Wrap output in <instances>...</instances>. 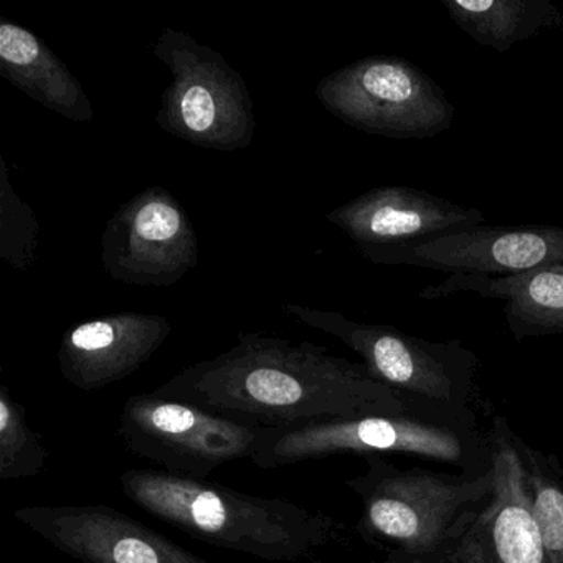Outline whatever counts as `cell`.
Returning <instances> with one entry per match:
<instances>
[{
  "instance_id": "7c38bea8",
  "label": "cell",
  "mask_w": 563,
  "mask_h": 563,
  "mask_svg": "<svg viewBox=\"0 0 563 563\" xmlns=\"http://www.w3.org/2000/svg\"><path fill=\"white\" fill-rule=\"evenodd\" d=\"M15 519L81 563H210L110 506L19 507Z\"/></svg>"
},
{
  "instance_id": "7a4b0ae2",
  "label": "cell",
  "mask_w": 563,
  "mask_h": 563,
  "mask_svg": "<svg viewBox=\"0 0 563 563\" xmlns=\"http://www.w3.org/2000/svg\"><path fill=\"white\" fill-rule=\"evenodd\" d=\"M120 486L143 512L192 539L266 562L318 563L325 550L349 537L345 523L324 510L240 493L216 481L128 470Z\"/></svg>"
},
{
  "instance_id": "ffe728a7",
  "label": "cell",
  "mask_w": 563,
  "mask_h": 563,
  "mask_svg": "<svg viewBox=\"0 0 563 563\" xmlns=\"http://www.w3.org/2000/svg\"><path fill=\"white\" fill-rule=\"evenodd\" d=\"M41 223L34 210L15 192L4 161H0V258L25 272L37 256Z\"/></svg>"
},
{
  "instance_id": "9c48e42d",
  "label": "cell",
  "mask_w": 563,
  "mask_h": 563,
  "mask_svg": "<svg viewBox=\"0 0 563 563\" xmlns=\"http://www.w3.org/2000/svg\"><path fill=\"white\" fill-rule=\"evenodd\" d=\"M118 434L130 453L164 473L209 479L223 464L252 457L260 430L150 391L128 398Z\"/></svg>"
},
{
  "instance_id": "ba28073f",
  "label": "cell",
  "mask_w": 563,
  "mask_h": 563,
  "mask_svg": "<svg viewBox=\"0 0 563 563\" xmlns=\"http://www.w3.org/2000/svg\"><path fill=\"white\" fill-rule=\"evenodd\" d=\"M489 438L496 473L489 499L467 512L428 552L394 549L385 559L367 563H549L533 517L516 433L506 418H493Z\"/></svg>"
},
{
  "instance_id": "2e32d148",
  "label": "cell",
  "mask_w": 563,
  "mask_h": 563,
  "mask_svg": "<svg viewBox=\"0 0 563 563\" xmlns=\"http://www.w3.org/2000/svg\"><path fill=\"white\" fill-rule=\"evenodd\" d=\"M0 75L65 120L93 121V104L81 81L42 38L14 22L0 21Z\"/></svg>"
},
{
  "instance_id": "5b68a950",
  "label": "cell",
  "mask_w": 563,
  "mask_h": 563,
  "mask_svg": "<svg viewBox=\"0 0 563 563\" xmlns=\"http://www.w3.org/2000/svg\"><path fill=\"white\" fill-rule=\"evenodd\" d=\"M153 55L170 71L156 123L170 136L203 150H246L256 131L255 103L242 75L222 54L192 35L166 27Z\"/></svg>"
},
{
  "instance_id": "277c9868",
  "label": "cell",
  "mask_w": 563,
  "mask_h": 563,
  "mask_svg": "<svg viewBox=\"0 0 563 563\" xmlns=\"http://www.w3.org/2000/svg\"><path fill=\"white\" fill-rule=\"evenodd\" d=\"M367 470L345 486L362 500L357 532L368 542L390 540L408 553L428 552L471 510L489 499L494 464L484 473H434L395 466L382 454L364 456Z\"/></svg>"
},
{
  "instance_id": "3957f363",
  "label": "cell",
  "mask_w": 563,
  "mask_h": 563,
  "mask_svg": "<svg viewBox=\"0 0 563 563\" xmlns=\"http://www.w3.org/2000/svg\"><path fill=\"white\" fill-rule=\"evenodd\" d=\"M410 454L484 473L493 467L489 433L477 428L473 410H421L321 421L295 428L260 430L253 464L278 470L339 454Z\"/></svg>"
},
{
  "instance_id": "9a60e30c",
  "label": "cell",
  "mask_w": 563,
  "mask_h": 563,
  "mask_svg": "<svg viewBox=\"0 0 563 563\" xmlns=\"http://www.w3.org/2000/svg\"><path fill=\"white\" fill-rule=\"evenodd\" d=\"M456 292L506 301L504 318L517 342L563 334V265L520 275H451L418 296L430 301Z\"/></svg>"
},
{
  "instance_id": "30bf717a",
  "label": "cell",
  "mask_w": 563,
  "mask_h": 563,
  "mask_svg": "<svg viewBox=\"0 0 563 563\" xmlns=\"http://www.w3.org/2000/svg\"><path fill=\"white\" fill-rule=\"evenodd\" d=\"M104 272L133 286H173L199 263V236L179 200L161 186L134 196L101 236Z\"/></svg>"
},
{
  "instance_id": "6da1fadb",
  "label": "cell",
  "mask_w": 563,
  "mask_h": 563,
  "mask_svg": "<svg viewBox=\"0 0 563 563\" xmlns=\"http://www.w3.org/2000/svg\"><path fill=\"white\" fill-rule=\"evenodd\" d=\"M153 391L258 430L448 410L398 394L364 364L322 345L262 332H240L229 351L184 368Z\"/></svg>"
},
{
  "instance_id": "ac0fdd59",
  "label": "cell",
  "mask_w": 563,
  "mask_h": 563,
  "mask_svg": "<svg viewBox=\"0 0 563 563\" xmlns=\"http://www.w3.org/2000/svg\"><path fill=\"white\" fill-rule=\"evenodd\" d=\"M532 499L543 552L549 563H563V467L553 454L529 446L516 434Z\"/></svg>"
},
{
  "instance_id": "8992f818",
  "label": "cell",
  "mask_w": 563,
  "mask_h": 563,
  "mask_svg": "<svg viewBox=\"0 0 563 563\" xmlns=\"http://www.w3.org/2000/svg\"><path fill=\"white\" fill-rule=\"evenodd\" d=\"M283 311L344 342L375 380L398 394L448 410H473L479 358L463 342L424 341L394 325L355 322L305 305H283Z\"/></svg>"
},
{
  "instance_id": "d6986e66",
  "label": "cell",
  "mask_w": 563,
  "mask_h": 563,
  "mask_svg": "<svg viewBox=\"0 0 563 563\" xmlns=\"http://www.w3.org/2000/svg\"><path fill=\"white\" fill-rule=\"evenodd\" d=\"M47 460V448L29 424L24 405L8 385H0V481L37 476Z\"/></svg>"
},
{
  "instance_id": "8fae6325",
  "label": "cell",
  "mask_w": 563,
  "mask_h": 563,
  "mask_svg": "<svg viewBox=\"0 0 563 563\" xmlns=\"http://www.w3.org/2000/svg\"><path fill=\"white\" fill-rule=\"evenodd\" d=\"M361 255L375 265L418 266L451 275H520L563 265V227L484 223Z\"/></svg>"
},
{
  "instance_id": "52a82bcc",
  "label": "cell",
  "mask_w": 563,
  "mask_h": 563,
  "mask_svg": "<svg viewBox=\"0 0 563 563\" xmlns=\"http://www.w3.org/2000/svg\"><path fill=\"white\" fill-rule=\"evenodd\" d=\"M328 113L347 126L391 140H427L453 126V103L420 67L372 55L328 75L316 87Z\"/></svg>"
},
{
  "instance_id": "e0dca14e",
  "label": "cell",
  "mask_w": 563,
  "mask_h": 563,
  "mask_svg": "<svg viewBox=\"0 0 563 563\" xmlns=\"http://www.w3.org/2000/svg\"><path fill=\"white\" fill-rule=\"evenodd\" d=\"M440 4L460 31L497 54L539 32L563 29V14L550 0H440Z\"/></svg>"
},
{
  "instance_id": "5bb4252c",
  "label": "cell",
  "mask_w": 563,
  "mask_h": 563,
  "mask_svg": "<svg viewBox=\"0 0 563 563\" xmlns=\"http://www.w3.org/2000/svg\"><path fill=\"white\" fill-rule=\"evenodd\" d=\"M164 316L120 312L81 322L65 332L58 364L65 380L98 390L140 371L169 338Z\"/></svg>"
},
{
  "instance_id": "4fadbf2b",
  "label": "cell",
  "mask_w": 563,
  "mask_h": 563,
  "mask_svg": "<svg viewBox=\"0 0 563 563\" xmlns=\"http://www.w3.org/2000/svg\"><path fill=\"white\" fill-rule=\"evenodd\" d=\"M325 220L364 253L484 225L486 216L413 187L384 186L331 210Z\"/></svg>"
}]
</instances>
